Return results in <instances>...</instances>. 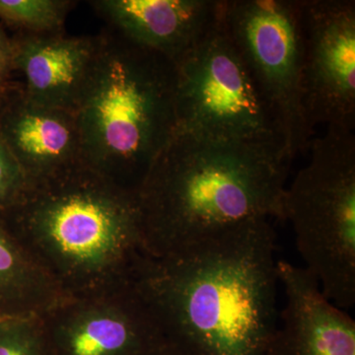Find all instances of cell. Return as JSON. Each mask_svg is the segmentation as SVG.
Returning <instances> with one entry per match:
<instances>
[{"instance_id": "cell-1", "label": "cell", "mask_w": 355, "mask_h": 355, "mask_svg": "<svg viewBox=\"0 0 355 355\" xmlns=\"http://www.w3.org/2000/svg\"><path fill=\"white\" fill-rule=\"evenodd\" d=\"M275 234L254 219L178 253L147 257L135 287L186 355H266L279 324Z\"/></svg>"}, {"instance_id": "cell-2", "label": "cell", "mask_w": 355, "mask_h": 355, "mask_svg": "<svg viewBox=\"0 0 355 355\" xmlns=\"http://www.w3.org/2000/svg\"><path fill=\"white\" fill-rule=\"evenodd\" d=\"M282 148L176 132L137 191L147 252L161 257L254 219L284 220Z\"/></svg>"}, {"instance_id": "cell-3", "label": "cell", "mask_w": 355, "mask_h": 355, "mask_svg": "<svg viewBox=\"0 0 355 355\" xmlns=\"http://www.w3.org/2000/svg\"><path fill=\"white\" fill-rule=\"evenodd\" d=\"M0 220L65 298L132 286L150 256L137 193L84 164L30 184Z\"/></svg>"}, {"instance_id": "cell-4", "label": "cell", "mask_w": 355, "mask_h": 355, "mask_svg": "<svg viewBox=\"0 0 355 355\" xmlns=\"http://www.w3.org/2000/svg\"><path fill=\"white\" fill-rule=\"evenodd\" d=\"M76 113L83 163L137 193L177 130L176 67L107 28Z\"/></svg>"}, {"instance_id": "cell-5", "label": "cell", "mask_w": 355, "mask_h": 355, "mask_svg": "<svg viewBox=\"0 0 355 355\" xmlns=\"http://www.w3.org/2000/svg\"><path fill=\"white\" fill-rule=\"evenodd\" d=\"M310 161L286 187L291 221L303 268L331 302L355 304L354 130L327 128L311 140Z\"/></svg>"}, {"instance_id": "cell-6", "label": "cell", "mask_w": 355, "mask_h": 355, "mask_svg": "<svg viewBox=\"0 0 355 355\" xmlns=\"http://www.w3.org/2000/svg\"><path fill=\"white\" fill-rule=\"evenodd\" d=\"M175 67L176 132L266 144L286 153L279 125L226 34L221 15Z\"/></svg>"}, {"instance_id": "cell-7", "label": "cell", "mask_w": 355, "mask_h": 355, "mask_svg": "<svg viewBox=\"0 0 355 355\" xmlns=\"http://www.w3.org/2000/svg\"><path fill=\"white\" fill-rule=\"evenodd\" d=\"M221 23L272 112L293 160L314 132L304 109V37L300 1L225 0Z\"/></svg>"}, {"instance_id": "cell-8", "label": "cell", "mask_w": 355, "mask_h": 355, "mask_svg": "<svg viewBox=\"0 0 355 355\" xmlns=\"http://www.w3.org/2000/svg\"><path fill=\"white\" fill-rule=\"evenodd\" d=\"M304 109L318 125L354 130L355 2L301 0Z\"/></svg>"}, {"instance_id": "cell-9", "label": "cell", "mask_w": 355, "mask_h": 355, "mask_svg": "<svg viewBox=\"0 0 355 355\" xmlns=\"http://www.w3.org/2000/svg\"><path fill=\"white\" fill-rule=\"evenodd\" d=\"M42 319L55 355H146L164 342L135 284L65 298Z\"/></svg>"}, {"instance_id": "cell-10", "label": "cell", "mask_w": 355, "mask_h": 355, "mask_svg": "<svg viewBox=\"0 0 355 355\" xmlns=\"http://www.w3.org/2000/svg\"><path fill=\"white\" fill-rule=\"evenodd\" d=\"M0 137L30 184L84 164L76 114L35 101L18 81L0 92Z\"/></svg>"}, {"instance_id": "cell-11", "label": "cell", "mask_w": 355, "mask_h": 355, "mask_svg": "<svg viewBox=\"0 0 355 355\" xmlns=\"http://www.w3.org/2000/svg\"><path fill=\"white\" fill-rule=\"evenodd\" d=\"M101 37L64 33L10 38L11 65L35 101L76 114L95 71Z\"/></svg>"}, {"instance_id": "cell-12", "label": "cell", "mask_w": 355, "mask_h": 355, "mask_svg": "<svg viewBox=\"0 0 355 355\" xmlns=\"http://www.w3.org/2000/svg\"><path fill=\"white\" fill-rule=\"evenodd\" d=\"M284 306L266 355H355V322L303 266L277 261Z\"/></svg>"}, {"instance_id": "cell-13", "label": "cell", "mask_w": 355, "mask_h": 355, "mask_svg": "<svg viewBox=\"0 0 355 355\" xmlns=\"http://www.w3.org/2000/svg\"><path fill=\"white\" fill-rule=\"evenodd\" d=\"M223 0H95L109 29L176 64L220 19Z\"/></svg>"}, {"instance_id": "cell-14", "label": "cell", "mask_w": 355, "mask_h": 355, "mask_svg": "<svg viewBox=\"0 0 355 355\" xmlns=\"http://www.w3.org/2000/svg\"><path fill=\"white\" fill-rule=\"evenodd\" d=\"M64 299L0 220V318L43 317Z\"/></svg>"}, {"instance_id": "cell-15", "label": "cell", "mask_w": 355, "mask_h": 355, "mask_svg": "<svg viewBox=\"0 0 355 355\" xmlns=\"http://www.w3.org/2000/svg\"><path fill=\"white\" fill-rule=\"evenodd\" d=\"M76 3L70 0H0V21L22 34H60L64 32Z\"/></svg>"}, {"instance_id": "cell-16", "label": "cell", "mask_w": 355, "mask_h": 355, "mask_svg": "<svg viewBox=\"0 0 355 355\" xmlns=\"http://www.w3.org/2000/svg\"><path fill=\"white\" fill-rule=\"evenodd\" d=\"M0 355H55L42 317L0 318Z\"/></svg>"}, {"instance_id": "cell-17", "label": "cell", "mask_w": 355, "mask_h": 355, "mask_svg": "<svg viewBox=\"0 0 355 355\" xmlns=\"http://www.w3.org/2000/svg\"><path fill=\"white\" fill-rule=\"evenodd\" d=\"M29 186L24 171L0 137V214L19 202Z\"/></svg>"}, {"instance_id": "cell-18", "label": "cell", "mask_w": 355, "mask_h": 355, "mask_svg": "<svg viewBox=\"0 0 355 355\" xmlns=\"http://www.w3.org/2000/svg\"><path fill=\"white\" fill-rule=\"evenodd\" d=\"M12 74L10 38L0 26V92L10 83Z\"/></svg>"}, {"instance_id": "cell-19", "label": "cell", "mask_w": 355, "mask_h": 355, "mask_svg": "<svg viewBox=\"0 0 355 355\" xmlns=\"http://www.w3.org/2000/svg\"><path fill=\"white\" fill-rule=\"evenodd\" d=\"M146 355H186L171 343L162 342L159 343L157 347H154L150 352H147Z\"/></svg>"}]
</instances>
